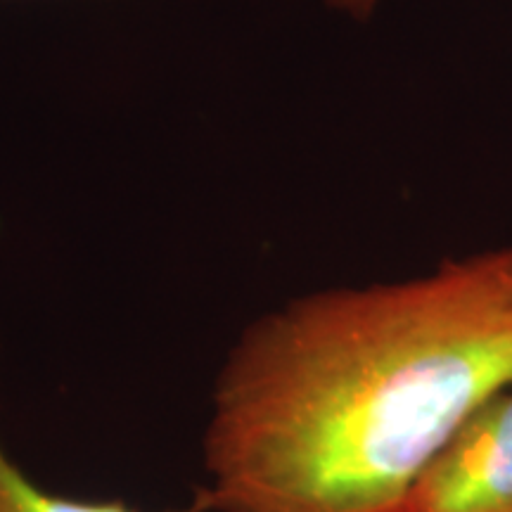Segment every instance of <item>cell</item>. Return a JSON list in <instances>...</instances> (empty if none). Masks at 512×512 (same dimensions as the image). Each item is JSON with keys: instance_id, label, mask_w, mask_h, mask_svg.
Wrapping results in <instances>:
<instances>
[{"instance_id": "2", "label": "cell", "mask_w": 512, "mask_h": 512, "mask_svg": "<svg viewBox=\"0 0 512 512\" xmlns=\"http://www.w3.org/2000/svg\"><path fill=\"white\" fill-rule=\"evenodd\" d=\"M399 512H512V384L467 418Z\"/></svg>"}, {"instance_id": "1", "label": "cell", "mask_w": 512, "mask_h": 512, "mask_svg": "<svg viewBox=\"0 0 512 512\" xmlns=\"http://www.w3.org/2000/svg\"><path fill=\"white\" fill-rule=\"evenodd\" d=\"M512 384V245L335 287L249 325L204 434L214 512H399Z\"/></svg>"}, {"instance_id": "4", "label": "cell", "mask_w": 512, "mask_h": 512, "mask_svg": "<svg viewBox=\"0 0 512 512\" xmlns=\"http://www.w3.org/2000/svg\"><path fill=\"white\" fill-rule=\"evenodd\" d=\"M332 8L347 12V15L356 17V19H366L370 12L375 10V5L380 3V0H328Z\"/></svg>"}, {"instance_id": "3", "label": "cell", "mask_w": 512, "mask_h": 512, "mask_svg": "<svg viewBox=\"0 0 512 512\" xmlns=\"http://www.w3.org/2000/svg\"><path fill=\"white\" fill-rule=\"evenodd\" d=\"M0 512H143L117 501H79L31 482L0 446ZM166 512H209L200 496L190 508Z\"/></svg>"}]
</instances>
